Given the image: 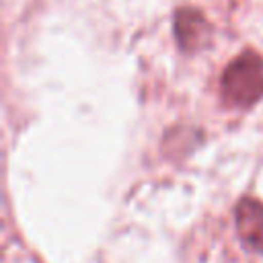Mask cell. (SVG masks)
Listing matches in <instances>:
<instances>
[{
    "label": "cell",
    "instance_id": "3957f363",
    "mask_svg": "<svg viewBox=\"0 0 263 263\" xmlns=\"http://www.w3.org/2000/svg\"><path fill=\"white\" fill-rule=\"evenodd\" d=\"M175 33H177L179 43L183 47L191 49V47H197L199 41H203V37L208 33V23L203 21V16L197 10L183 8L175 14Z\"/></svg>",
    "mask_w": 263,
    "mask_h": 263
},
{
    "label": "cell",
    "instance_id": "7a4b0ae2",
    "mask_svg": "<svg viewBox=\"0 0 263 263\" xmlns=\"http://www.w3.org/2000/svg\"><path fill=\"white\" fill-rule=\"evenodd\" d=\"M236 230L240 240L255 249L263 251V205L255 199H242L236 208Z\"/></svg>",
    "mask_w": 263,
    "mask_h": 263
},
{
    "label": "cell",
    "instance_id": "6da1fadb",
    "mask_svg": "<svg viewBox=\"0 0 263 263\" xmlns=\"http://www.w3.org/2000/svg\"><path fill=\"white\" fill-rule=\"evenodd\" d=\"M222 92L232 105H251L263 97V60L253 53H240L222 76Z\"/></svg>",
    "mask_w": 263,
    "mask_h": 263
}]
</instances>
